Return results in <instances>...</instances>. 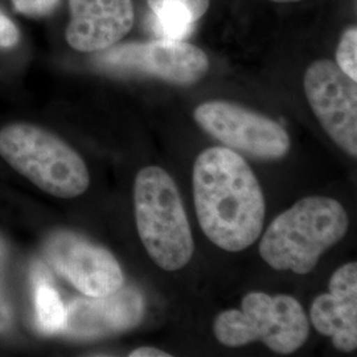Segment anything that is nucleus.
<instances>
[{
  "instance_id": "f8f14e48",
  "label": "nucleus",
  "mask_w": 357,
  "mask_h": 357,
  "mask_svg": "<svg viewBox=\"0 0 357 357\" xmlns=\"http://www.w3.org/2000/svg\"><path fill=\"white\" fill-rule=\"evenodd\" d=\"M330 293L321 294L310 310L312 326L343 352L357 348V264L337 268L330 280Z\"/></svg>"
},
{
  "instance_id": "6ab92c4d",
  "label": "nucleus",
  "mask_w": 357,
  "mask_h": 357,
  "mask_svg": "<svg viewBox=\"0 0 357 357\" xmlns=\"http://www.w3.org/2000/svg\"><path fill=\"white\" fill-rule=\"evenodd\" d=\"M171 355L167 354L162 349H158V348H153V347H141V348H137L134 349L130 357H169Z\"/></svg>"
},
{
  "instance_id": "1a4fd4ad",
  "label": "nucleus",
  "mask_w": 357,
  "mask_h": 357,
  "mask_svg": "<svg viewBox=\"0 0 357 357\" xmlns=\"http://www.w3.org/2000/svg\"><path fill=\"white\" fill-rule=\"evenodd\" d=\"M56 270L88 296H103L123 286V273L114 255L72 231H57L45 243Z\"/></svg>"
},
{
  "instance_id": "f03ea898",
  "label": "nucleus",
  "mask_w": 357,
  "mask_h": 357,
  "mask_svg": "<svg viewBox=\"0 0 357 357\" xmlns=\"http://www.w3.org/2000/svg\"><path fill=\"white\" fill-rule=\"evenodd\" d=\"M348 228L349 217L337 200L308 196L271 221L259 243V255L275 270L305 275L344 238Z\"/></svg>"
},
{
  "instance_id": "dca6fc26",
  "label": "nucleus",
  "mask_w": 357,
  "mask_h": 357,
  "mask_svg": "<svg viewBox=\"0 0 357 357\" xmlns=\"http://www.w3.org/2000/svg\"><path fill=\"white\" fill-rule=\"evenodd\" d=\"M20 41V31L13 20L0 11V50H11Z\"/></svg>"
},
{
  "instance_id": "0eeeda50",
  "label": "nucleus",
  "mask_w": 357,
  "mask_h": 357,
  "mask_svg": "<svg viewBox=\"0 0 357 357\" xmlns=\"http://www.w3.org/2000/svg\"><path fill=\"white\" fill-rule=\"evenodd\" d=\"M102 52L98 61L106 68L153 77L181 86L199 82L209 69L206 53L184 40L130 43Z\"/></svg>"
},
{
  "instance_id": "4468645a",
  "label": "nucleus",
  "mask_w": 357,
  "mask_h": 357,
  "mask_svg": "<svg viewBox=\"0 0 357 357\" xmlns=\"http://www.w3.org/2000/svg\"><path fill=\"white\" fill-rule=\"evenodd\" d=\"M336 64L347 76L357 81V28H347L336 50Z\"/></svg>"
},
{
  "instance_id": "f257e3e1",
  "label": "nucleus",
  "mask_w": 357,
  "mask_h": 357,
  "mask_svg": "<svg viewBox=\"0 0 357 357\" xmlns=\"http://www.w3.org/2000/svg\"><path fill=\"white\" fill-rule=\"evenodd\" d=\"M193 200L200 228L227 252H241L261 236L266 204L253 169L241 153L211 147L196 158Z\"/></svg>"
},
{
  "instance_id": "412c9836",
  "label": "nucleus",
  "mask_w": 357,
  "mask_h": 357,
  "mask_svg": "<svg viewBox=\"0 0 357 357\" xmlns=\"http://www.w3.org/2000/svg\"><path fill=\"white\" fill-rule=\"evenodd\" d=\"M270 1H274V3H298L301 0H270Z\"/></svg>"
},
{
  "instance_id": "423d86ee",
  "label": "nucleus",
  "mask_w": 357,
  "mask_h": 357,
  "mask_svg": "<svg viewBox=\"0 0 357 357\" xmlns=\"http://www.w3.org/2000/svg\"><path fill=\"white\" fill-rule=\"evenodd\" d=\"M193 118L224 147L262 160L284 158L291 147L287 131L266 115L229 101H208L196 107Z\"/></svg>"
},
{
  "instance_id": "aec40b11",
  "label": "nucleus",
  "mask_w": 357,
  "mask_h": 357,
  "mask_svg": "<svg viewBox=\"0 0 357 357\" xmlns=\"http://www.w3.org/2000/svg\"><path fill=\"white\" fill-rule=\"evenodd\" d=\"M6 258H7V248H6V243H3V240L0 238V273L4 268Z\"/></svg>"
},
{
  "instance_id": "f3484780",
  "label": "nucleus",
  "mask_w": 357,
  "mask_h": 357,
  "mask_svg": "<svg viewBox=\"0 0 357 357\" xmlns=\"http://www.w3.org/2000/svg\"><path fill=\"white\" fill-rule=\"evenodd\" d=\"M147 1H149L151 11L165 3H180L191 11L196 22H199L204 16L211 6V0H147Z\"/></svg>"
},
{
  "instance_id": "9d476101",
  "label": "nucleus",
  "mask_w": 357,
  "mask_h": 357,
  "mask_svg": "<svg viewBox=\"0 0 357 357\" xmlns=\"http://www.w3.org/2000/svg\"><path fill=\"white\" fill-rule=\"evenodd\" d=\"M68 44L78 52H102L131 31L135 13L132 0H69Z\"/></svg>"
},
{
  "instance_id": "9b49d317",
  "label": "nucleus",
  "mask_w": 357,
  "mask_h": 357,
  "mask_svg": "<svg viewBox=\"0 0 357 357\" xmlns=\"http://www.w3.org/2000/svg\"><path fill=\"white\" fill-rule=\"evenodd\" d=\"M143 317V299L138 290L121 287L103 296L78 298L66 308L65 333L94 339L134 328Z\"/></svg>"
},
{
  "instance_id": "7ed1b4c3",
  "label": "nucleus",
  "mask_w": 357,
  "mask_h": 357,
  "mask_svg": "<svg viewBox=\"0 0 357 357\" xmlns=\"http://www.w3.org/2000/svg\"><path fill=\"white\" fill-rule=\"evenodd\" d=\"M137 228L150 258L166 271L191 261L195 243L178 185L160 167L141 169L134 184Z\"/></svg>"
},
{
  "instance_id": "20e7f679",
  "label": "nucleus",
  "mask_w": 357,
  "mask_h": 357,
  "mask_svg": "<svg viewBox=\"0 0 357 357\" xmlns=\"http://www.w3.org/2000/svg\"><path fill=\"white\" fill-rule=\"evenodd\" d=\"M0 155L40 190L72 199L89 187L88 167L63 139L44 128L15 123L0 130Z\"/></svg>"
},
{
  "instance_id": "2eb2a0df",
  "label": "nucleus",
  "mask_w": 357,
  "mask_h": 357,
  "mask_svg": "<svg viewBox=\"0 0 357 357\" xmlns=\"http://www.w3.org/2000/svg\"><path fill=\"white\" fill-rule=\"evenodd\" d=\"M15 10L28 17H45L56 11L61 0H11Z\"/></svg>"
},
{
  "instance_id": "39448f33",
  "label": "nucleus",
  "mask_w": 357,
  "mask_h": 357,
  "mask_svg": "<svg viewBox=\"0 0 357 357\" xmlns=\"http://www.w3.org/2000/svg\"><path fill=\"white\" fill-rule=\"evenodd\" d=\"M213 332L225 347L262 342L273 352L290 355L306 343L310 323L293 296L253 291L243 298L241 310H227L217 317Z\"/></svg>"
},
{
  "instance_id": "ddd939ff",
  "label": "nucleus",
  "mask_w": 357,
  "mask_h": 357,
  "mask_svg": "<svg viewBox=\"0 0 357 357\" xmlns=\"http://www.w3.org/2000/svg\"><path fill=\"white\" fill-rule=\"evenodd\" d=\"M35 284V307L40 331L44 333L63 332L66 321L65 308L60 295L51 286V280L47 268L36 265L33 270Z\"/></svg>"
},
{
  "instance_id": "6e6552de",
  "label": "nucleus",
  "mask_w": 357,
  "mask_h": 357,
  "mask_svg": "<svg viewBox=\"0 0 357 357\" xmlns=\"http://www.w3.org/2000/svg\"><path fill=\"white\" fill-rule=\"evenodd\" d=\"M305 93L327 135L343 151L357 156V84L331 60L307 68Z\"/></svg>"
},
{
  "instance_id": "a211bd4d",
  "label": "nucleus",
  "mask_w": 357,
  "mask_h": 357,
  "mask_svg": "<svg viewBox=\"0 0 357 357\" xmlns=\"http://www.w3.org/2000/svg\"><path fill=\"white\" fill-rule=\"evenodd\" d=\"M13 323V310L0 286V332L6 331Z\"/></svg>"
}]
</instances>
